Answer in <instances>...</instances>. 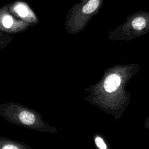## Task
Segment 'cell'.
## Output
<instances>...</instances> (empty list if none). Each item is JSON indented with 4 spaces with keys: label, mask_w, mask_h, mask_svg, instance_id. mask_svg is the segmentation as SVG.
<instances>
[{
    "label": "cell",
    "mask_w": 149,
    "mask_h": 149,
    "mask_svg": "<svg viewBox=\"0 0 149 149\" xmlns=\"http://www.w3.org/2000/svg\"><path fill=\"white\" fill-rule=\"evenodd\" d=\"M3 149H17V147L13 145V144H7L2 147Z\"/></svg>",
    "instance_id": "obj_7"
},
{
    "label": "cell",
    "mask_w": 149,
    "mask_h": 149,
    "mask_svg": "<svg viewBox=\"0 0 149 149\" xmlns=\"http://www.w3.org/2000/svg\"><path fill=\"white\" fill-rule=\"evenodd\" d=\"M149 32V12L137 11L129 15L126 20L109 32L111 41H129Z\"/></svg>",
    "instance_id": "obj_2"
},
{
    "label": "cell",
    "mask_w": 149,
    "mask_h": 149,
    "mask_svg": "<svg viewBox=\"0 0 149 149\" xmlns=\"http://www.w3.org/2000/svg\"><path fill=\"white\" fill-rule=\"evenodd\" d=\"M2 23H3V25L6 28L10 27L12 25V23H13V20H12V17L9 16H6L3 19Z\"/></svg>",
    "instance_id": "obj_6"
},
{
    "label": "cell",
    "mask_w": 149,
    "mask_h": 149,
    "mask_svg": "<svg viewBox=\"0 0 149 149\" xmlns=\"http://www.w3.org/2000/svg\"><path fill=\"white\" fill-rule=\"evenodd\" d=\"M19 119L23 123L27 125H31L35 122V116L30 112L22 111L19 114Z\"/></svg>",
    "instance_id": "obj_3"
},
{
    "label": "cell",
    "mask_w": 149,
    "mask_h": 149,
    "mask_svg": "<svg viewBox=\"0 0 149 149\" xmlns=\"http://www.w3.org/2000/svg\"><path fill=\"white\" fill-rule=\"evenodd\" d=\"M144 127L146 129L149 130V115L148 116V117L145 120L144 123Z\"/></svg>",
    "instance_id": "obj_8"
},
{
    "label": "cell",
    "mask_w": 149,
    "mask_h": 149,
    "mask_svg": "<svg viewBox=\"0 0 149 149\" xmlns=\"http://www.w3.org/2000/svg\"><path fill=\"white\" fill-rule=\"evenodd\" d=\"M141 67L137 63L116 64L108 68L95 88V102L100 108L120 119L132 101L126 87Z\"/></svg>",
    "instance_id": "obj_1"
},
{
    "label": "cell",
    "mask_w": 149,
    "mask_h": 149,
    "mask_svg": "<svg viewBox=\"0 0 149 149\" xmlns=\"http://www.w3.org/2000/svg\"><path fill=\"white\" fill-rule=\"evenodd\" d=\"M94 141L97 147L100 149H107L108 148L104 139L100 136H97L95 137Z\"/></svg>",
    "instance_id": "obj_4"
},
{
    "label": "cell",
    "mask_w": 149,
    "mask_h": 149,
    "mask_svg": "<svg viewBox=\"0 0 149 149\" xmlns=\"http://www.w3.org/2000/svg\"><path fill=\"white\" fill-rule=\"evenodd\" d=\"M17 13L22 17H26L28 15V10L27 8L23 5H19L16 8Z\"/></svg>",
    "instance_id": "obj_5"
}]
</instances>
